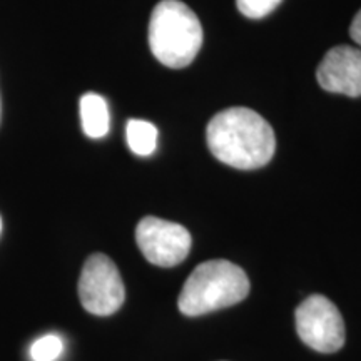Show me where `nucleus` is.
<instances>
[{
  "label": "nucleus",
  "mask_w": 361,
  "mask_h": 361,
  "mask_svg": "<svg viewBox=\"0 0 361 361\" xmlns=\"http://www.w3.org/2000/svg\"><path fill=\"white\" fill-rule=\"evenodd\" d=\"M206 141L216 159L236 169H259L276 151L274 130L247 107L221 111L209 121Z\"/></svg>",
  "instance_id": "nucleus-1"
},
{
  "label": "nucleus",
  "mask_w": 361,
  "mask_h": 361,
  "mask_svg": "<svg viewBox=\"0 0 361 361\" xmlns=\"http://www.w3.org/2000/svg\"><path fill=\"white\" fill-rule=\"evenodd\" d=\"M202 45V27L184 2L162 0L149 20V47L161 64L171 69L186 67Z\"/></svg>",
  "instance_id": "nucleus-2"
},
{
  "label": "nucleus",
  "mask_w": 361,
  "mask_h": 361,
  "mask_svg": "<svg viewBox=\"0 0 361 361\" xmlns=\"http://www.w3.org/2000/svg\"><path fill=\"white\" fill-rule=\"evenodd\" d=\"M250 293V279L238 264L226 259L206 261L184 283L178 306L186 316H201L241 303Z\"/></svg>",
  "instance_id": "nucleus-3"
},
{
  "label": "nucleus",
  "mask_w": 361,
  "mask_h": 361,
  "mask_svg": "<svg viewBox=\"0 0 361 361\" xmlns=\"http://www.w3.org/2000/svg\"><path fill=\"white\" fill-rule=\"evenodd\" d=\"M79 300L85 311L111 316L126 300V288L114 261L102 252L89 256L79 278Z\"/></svg>",
  "instance_id": "nucleus-4"
},
{
  "label": "nucleus",
  "mask_w": 361,
  "mask_h": 361,
  "mask_svg": "<svg viewBox=\"0 0 361 361\" xmlns=\"http://www.w3.org/2000/svg\"><path fill=\"white\" fill-rule=\"evenodd\" d=\"M296 331L306 346L319 353H335L345 345V322L328 298L313 295L296 308Z\"/></svg>",
  "instance_id": "nucleus-5"
},
{
  "label": "nucleus",
  "mask_w": 361,
  "mask_h": 361,
  "mask_svg": "<svg viewBox=\"0 0 361 361\" xmlns=\"http://www.w3.org/2000/svg\"><path fill=\"white\" fill-rule=\"evenodd\" d=\"M135 243L149 263L173 268L188 258L192 239L184 226L147 216L135 228Z\"/></svg>",
  "instance_id": "nucleus-6"
},
{
  "label": "nucleus",
  "mask_w": 361,
  "mask_h": 361,
  "mask_svg": "<svg viewBox=\"0 0 361 361\" xmlns=\"http://www.w3.org/2000/svg\"><path fill=\"white\" fill-rule=\"evenodd\" d=\"M322 89L348 97L361 96V51L351 45L329 49L316 71Z\"/></svg>",
  "instance_id": "nucleus-7"
},
{
  "label": "nucleus",
  "mask_w": 361,
  "mask_h": 361,
  "mask_svg": "<svg viewBox=\"0 0 361 361\" xmlns=\"http://www.w3.org/2000/svg\"><path fill=\"white\" fill-rule=\"evenodd\" d=\"M80 123L90 139H101L109 133L111 116L106 99L96 92L84 94L80 97Z\"/></svg>",
  "instance_id": "nucleus-8"
},
{
  "label": "nucleus",
  "mask_w": 361,
  "mask_h": 361,
  "mask_svg": "<svg viewBox=\"0 0 361 361\" xmlns=\"http://www.w3.org/2000/svg\"><path fill=\"white\" fill-rule=\"evenodd\" d=\"M126 139L134 154L147 157L157 147V129L147 121L130 119L126 126Z\"/></svg>",
  "instance_id": "nucleus-9"
},
{
  "label": "nucleus",
  "mask_w": 361,
  "mask_h": 361,
  "mask_svg": "<svg viewBox=\"0 0 361 361\" xmlns=\"http://www.w3.org/2000/svg\"><path fill=\"white\" fill-rule=\"evenodd\" d=\"M64 343L57 335H45L30 346V358L34 361H54L61 356Z\"/></svg>",
  "instance_id": "nucleus-10"
},
{
  "label": "nucleus",
  "mask_w": 361,
  "mask_h": 361,
  "mask_svg": "<svg viewBox=\"0 0 361 361\" xmlns=\"http://www.w3.org/2000/svg\"><path fill=\"white\" fill-rule=\"evenodd\" d=\"M281 2L283 0H236V6L247 19H263Z\"/></svg>",
  "instance_id": "nucleus-11"
},
{
  "label": "nucleus",
  "mask_w": 361,
  "mask_h": 361,
  "mask_svg": "<svg viewBox=\"0 0 361 361\" xmlns=\"http://www.w3.org/2000/svg\"><path fill=\"white\" fill-rule=\"evenodd\" d=\"M350 35H351V39L355 40V44L358 45V49L361 51V11L356 13L353 22H351Z\"/></svg>",
  "instance_id": "nucleus-12"
},
{
  "label": "nucleus",
  "mask_w": 361,
  "mask_h": 361,
  "mask_svg": "<svg viewBox=\"0 0 361 361\" xmlns=\"http://www.w3.org/2000/svg\"><path fill=\"white\" fill-rule=\"evenodd\" d=\"M0 231H2V219H0Z\"/></svg>",
  "instance_id": "nucleus-13"
}]
</instances>
